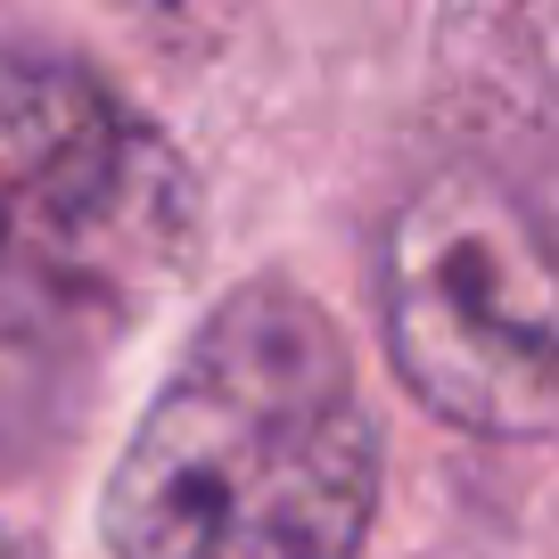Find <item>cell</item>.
<instances>
[{
	"label": "cell",
	"mask_w": 559,
	"mask_h": 559,
	"mask_svg": "<svg viewBox=\"0 0 559 559\" xmlns=\"http://www.w3.org/2000/svg\"><path fill=\"white\" fill-rule=\"evenodd\" d=\"M379 330L403 386L469 437H559V255L477 165L428 174L379 230Z\"/></svg>",
	"instance_id": "obj_3"
},
{
	"label": "cell",
	"mask_w": 559,
	"mask_h": 559,
	"mask_svg": "<svg viewBox=\"0 0 559 559\" xmlns=\"http://www.w3.org/2000/svg\"><path fill=\"white\" fill-rule=\"evenodd\" d=\"M198 255V181L116 83L0 50V346H99Z\"/></svg>",
	"instance_id": "obj_2"
},
{
	"label": "cell",
	"mask_w": 559,
	"mask_h": 559,
	"mask_svg": "<svg viewBox=\"0 0 559 559\" xmlns=\"http://www.w3.org/2000/svg\"><path fill=\"white\" fill-rule=\"evenodd\" d=\"M0 559H17V551H9V543H0Z\"/></svg>",
	"instance_id": "obj_5"
},
{
	"label": "cell",
	"mask_w": 559,
	"mask_h": 559,
	"mask_svg": "<svg viewBox=\"0 0 559 559\" xmlns=\"http://www.w3.org/2000/svg\"><path fill=\"white\" fill-rule=\"evenodd\" d=\"M379 510V419L337 321L247 280L148 395L99 535L116 559H354Z\"/></svg>",
	"instance_id": "obj_1"
},
{
	"label": "cell",
	"mask_w": 559,
	"mask_h": 559,
	"mask_svg": "<svg viewBox=\"0 0 559 559\" xmlns=\"http://www.w3.org/2000/svg\"><path fill=\"white\" fill-rule=\"evenodd\" d=\"M535 223H543V239H551V255H559V174H551V198L535 206Z\"/></svg>",
	"instance_id": "obj_4"
}]
</instances>
